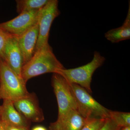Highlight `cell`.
Here are the masks:
<instances>
[{
    "instance_id": "obj_1",
    "label": "cell",
    "mask_w": 130,
    "mask_h": 130,
    "mask_svg": "<svg viewBox=\"0 0 130 130\" xmlns=\"http://www.w3.org/2000/svg\"><path fill=\"white\" fill-rule=\"evenodd\" d=\"M64 68L48 43L36 51L30 60L24 65L21 77L26 83L34 77L49 73H56L58 70Z\"/></svg>"
},
{
    "instance_id": "obj_8",
    "label": "cell",
    "mask_w": 130,
    "mask_h": 130,
    "mask_svg": "<svg viewBox=\"0 0 130 130\" xmlns=\"http://www.w3.org/2000/svg\"><path fill=\"white\" fill-rule=\"evenodd\" d=\"M13 103L16 109L30 122L40 123L44 120V114L35 93H29Z\"/></svg>"
},
{
    "instance_id": "obj_3",
    "label": "cell",
    "mask_w": 130,
    "mask_h": 130,
    "mask_svg": "<svg viewBox=\"0 0 130 130\" xmlns=\"http://www.w3.org/2000/svg\"><path fill=\"white\" fill-rule=\"evenodd\" d=\"M105 60L104 56L100 52L95 51L92 60L88 64L76 68L60 69L56 73L64 77L69 83L78 85L91 93L92 76L96 70L103 64Z\"/></svg>"
},
{
    "instance_id": "obj_5",
    "label": "cell",
    "mask_w": 130,
    "mask_h": 130,
    "mask_svg": "<svg viewBox=\"0 0 130 130\" xmlns=\"http://www.w3.org/2000/svg\"><path fill=\"white\" fill-rule=\"evenodd\" d=\"M51 84L58 103V118H60L72 110H77L76 98L71 84L64 77L53 73Z\"/></svg>"
},
{
    "instance_id": "obj_21",
    "label": "cell",
    "mask_w": 130,
    "mask_h": 130,
    "mask_svg": "<svg viewBox=\"0 0 130 130\" xmlns=\"http://www.w3.org/2000/svg\"><path fill=\"white\" fill-rule=\"evenodd\" d=\"M6 124L0 120V130H6Z\"/></svg>"
},
{
    "instance_id": "obj_15",
    "label": "cell",
    "mask_w": 130,
    "mask_h": 130,
    "mask_svg": "<svg viewBox=\"0 0 130 130\" xmlns=\"http://www.w3.org/2000/svg\"><path fill=\"white\" fill-rule=\"evenodd\" d=\"M109 118L121 128L130 126V112L110 110Z\"/></svg>"
},
{
    "instance_id": "obj_12",
    "label": "cell",
    "mask_w": 130,
    "mask_h": 130,
    "mask_svg": "<svg viewBox=\"0 0 130 130\" xmlns=\"http://www.w3.org/2000/svg\"><path fill=\"white\" fill-rule=\"evenodd\" d=\"M88 119L84 118L77 110H72L55 122L51 123L49 130H80Z\"/></svg>"
},
{
    "instance_id": "obj_19",
    "label": "cell",
    "mask_w": 130,
    "mask_h": 130,
    "mask_svg": "<svg viewBox=\"0 0 130 130\" xmlns=\"http://www.w3.org/2000/svg\"><path fill=\"white\" fill-rule=\"evenodd\" d=\"M5 130H28L25 128L6 124Z\"/></svg>"
},
{
    "instance_id": "obj_10",
    "label": "cell",
    "mask_w": 130,
    "mask_h": 130,
    "mask_svg": "<svg viewBox=\"0 0 130 130\" xmlns=\"http://www.w3.org/2000/svg\"><path fill=\"white\" fill-rule=\"evenodd\" d=\"M1 119L6 124L29 130L30 121H29L16 109L13 102L3 100L1 106Z\"/></svg>"
},
{
    "instance_id": "obj_23",
    "label": "cell",
    "mask_w": 130,
    "mask_h": 130,
    "mask_svg": "<svg viewBox=\"0 0 130 130\" xmlns=\"http://www.w3.org/2000/svg\"><path fill=\"white\" fill-rule=\"evenodd\" d=\"M1 106H0V120H1Z\"/></svg>"
},
{
    "instance_id": "obj_4",
    "label": "cell",
    "mask_w": 130,
    "mask_h": 130,
    "mask_svg": "<svg viewBox=\"0 0 130 130\" xmlns=\"http://www.w3.org/2000/svg\"><path fill=\"white\" fill-rule=\"evenodd\" d=\"M77 105L78 112L86 119H103L109 118L110 110L98 102L81 86L71 84Z\"/></svg>"
},
{
    "instance_id": "obj_22",
    "label": "cell",
    "mask_w": 130,
    "mask_h": 130,
    "mask_svg": "<svg viewBox=\"0 0 130 130\" xmlns=\"http://www.w3.org/2000/svg\"><path fill=\"white\" fill-rule=\"evenodd\" d=\"M120 130H130V126L123 127V128H121Z\"/></svg>"
},
{
    "instance_id": "obj_17",
    "label": "cell",
    "mask_w": 130,
    "mask_h": 130,
    "mask_svg": "<svg viewBox=\"0 0 130 130\" xmlns=\"http://www.w3.org/2000/svg\"><path fill=\"white\" fill-rule=\"evenodd\" d=\"M9 34L0 27V58H4V51L5 45Z\"/></svg>"
},
{
    "instance_id": "obj_2",
    "label": "cell",
    "mask_w": 130,
    "mask_h": 130,
    "mask_svg": "<svg viewBox=\"0 0 130 130\" xmlns=\"http://www.w3.org/2000/svg\"><path fill=\"white\" fill-rule=\"evenodd\" d=\"M26 83L0 58V96L1 99L13 102L29 94Z\"/></svg>"
},
{
    "instance_id": "obj_9",
    "label": "cell",
    "mask_w": 130,
    "mask_h": 130,
    "mask_svg": "<svg viewBox=\"0 0 130 130\" xmlns=\"http://www.w3.org/2000/svg\"><path fill=\"white\" fill-rule=\"evenodd\" d=\"M3 59L12 70L21 77L23 59L19 46L18 37L9 35L5 45Z\"/></svg>"
},
{
    "instance_id": "obj_14",
    "label": "cell",
    "mask_w": 130,
    "mask_h": 130,
    "mask_svg": "<svg viewBox=\"0 0 130 130\" xmlns=\"http://www.w3.org/2000/svg\"><path fill=\"white\" fill-rule=\"evenodd\" d=\"M49 0H17L16 9L19 14L23 13L40 10L43 8Z\"/></svg>"
},
{
    "instance_id": "obj_13",
    "label": "cell",
    "mask_w": 130,
    "mask_h": 130,
    "mask_svg": "<svg viewBox=\"0 0 130 130\" xmlns=\"http://www.w3.org/2000/svg\"><path fill=\"white\" fill-rule=\"evenodd\" d=\"M126 18L120 27L112 29L105 33V38L112 43H118L130 39V2Z\"/></svg>"
},
{
    "instance_id": "obj_11",
    "label": "cell",
    "mask_w": 130,
    "mask_h": 130,
    "mask_svg": "<svg viewBox=\"0 0 130 130\" xmlns=\"http://www.w3.org/2000/svg\"><path fill=\"white\" fill-rule=\"evenodd\" d=\"M38 35L39 26L37 22L23 35L17 37L23 55L24 65L30 60L35 54Z\"/></svg>"
},
{
    "instance_id": "obj_7",
    "label": "cell",
    "mask_w": 130,
    "mask_h": 130,
    "mask_svg": "<svg viewBox=\"0 0 130 130\" xmlns=\"http://www.w3.org/2000/svg\"><path fill=\"white\" fill-rule=\"evenodd\" d=\"M41 9L19 14L9 21L0 23V27L9 35L19 37L37 23Z\"/></svg>"
},
{
    "instance_id": "obj_6",
    "label": "cell",
    "mask_w": 130,
    "mask_h": 130,
    "mask_svg": "<svg viewBox=\"0 0 130 130\" xmlns=\"http://www.w3.org/2000/svg\"><path fill=\"white\" fill-rule=\"evenodd\" d=\"M58 3L57 0H49L47 3L40 10L38 21L39 35L35 52L48 43L51 25L55 19L60 13L58 8Z\"/></svg>"
},
{
    "instance_id": "obj_16",
    "label": "cell",
    "mask_w": 130,
    "mask_h": 130,
    "mask_svg": "<svg viewBox=\"0 0 130 130\" xmlns=\"http://www.w3.org/2000/svg\"><path fill=\"white\" fill-rule=\"evenodd\" d=\"M107 119H88L80 130H99L104 125Z\"/></svg>"
},
{
    "instance_id": "obj_20",
    "label": "cell",
    "mask_w": 130,
    "mask_h": 130,
    "mask_svg": "<svg viewBox=\"0 0 130 130\" xmlns=\"http://www.w3.org/2000/svg\"><path fill=\"white\" fill-rule=\"evenodd\" d=\"M31 130H47L46 128L42 126H37L34 127Z\"/></svg>"
},
{
    "instance_id": "obj_24",
    "label": "cell",
    "mask_w": 130,
    "mask_h": 130,
    "mask_svg": "<svg viewBox=\"0 0 130 130\" xmlns=\"http://www.w3.org/2000/svg\"><path fill=\"white\" fill-rule=\"evenodd\" d=\"M1 96H0V100H1Z\"/></svg>"
},
{
    "instance_id": "obj_18",
    "label": "cell",
    "mask_w": 130,
    "mask_h": 130,
    "mask_svg": "<svg viewBox=\"0 0 130 130\" xmlns=\"http://www.w3.org/2000/svg\"><path fill=\"white\" fill-rule=\"evenodd\" d=\"M121 128L109 118L107 119L104 125L99 130H120Z\"/></svg>"
}]
</instances>
